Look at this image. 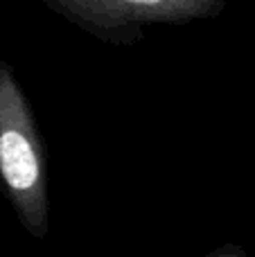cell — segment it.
Returning <instances> with one entry per match:
<instances>
[{
  "instance_id": "6da1fadb",
  "label": "cell",
  "mask_w": 255,
  "mask_h": 257,
  "mask_svg": "<svg viewBox=\"0 0 255 257\" xmlns=\"http://www.w3.org/2000/svg\"><path fill=\"white\" fill-rule=\"evenodd\" d=\"M48 156L30 99L0 61V192L34 239L50 230Z\"/></svg>"
},
{
  "instance_id": "7a4b0ae2",
  "label": "cell",
  "mask_w": 255,
  "mask_h": 257,
  "mask_svg": "<svg viewBox=\"0 0 255 257\" xmlns=\"http://www.w3.org/2000/svg\"><path fill=\"white\" fill-rule=\"evenodd\" d=\"M84 34L111 45H134L152 25H188L217 18L226 0H41Z\"/></svg>"
},
{
  "instance_id": "3957f363",
  "label": "cell",
  "mask_w": 255,
  "mask_h": 257,
  "mask_svg": "<svg viewBox=\"0 0 255 257\" xmlns=\"http://www.w3.org/2000/svg\"><path fill=\"white\" fill-rule=\"evenodd\" d=\"M206 257H248L246 253H244L242 246H237L235 241H228V244L219 246L217 250H212V253H208Z\"/></svg>"
}]
</instances>
